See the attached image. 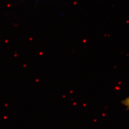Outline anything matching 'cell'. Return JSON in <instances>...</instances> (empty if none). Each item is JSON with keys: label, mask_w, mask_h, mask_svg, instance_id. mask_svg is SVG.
<instances>
[{"label": "cell", "mask_w": 129, "mask_h": 129, "mask_svg": "<svg viewBox=\"0 0 129 129\" xmlns=\"http://www.w3.org/2000/svg\"><path fill=\"white\" fill-rule=\"evenodd\" d=\"M122 104L125 106L128 110H129V97L124 99L122 102Z\"/></svg>", "instance_id": "obj_1"}]
</instances>
